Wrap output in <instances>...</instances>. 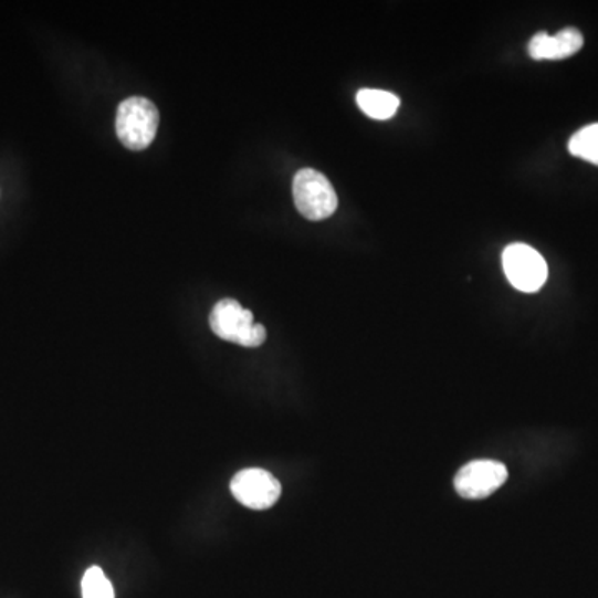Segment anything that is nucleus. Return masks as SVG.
I'll list each match as a JSON object with an SVG mask.
<instances>
[{"mask_svg":"<svg viewBox=\"0 0 598 598\" xmlns=\"http://www.w3.org/2000/svg\"><path fill=\"white\" fill-rule=\"evenodd\" d=\"M230 489L240 504L253 511H266L281 497L280 481L264 469H243L231 479Z\"/></svg>","mask_w":598,"mask_h":598,"instance_id":"nucleus-5","label":"nucleus"},{"mask_svg":"<svg viewBox=\"0 0 598 598\" xmlns=\"http://www.w3.org/2000/svg\"><path fill=\"white\" fill-rule=\"evenodd\" d=\"M356 104L375 120H388L395 117L398 108L401 107V101L398 95L391 92L376 91V88H363L356 95Z\"/></svg>","mask_w":598,"mask_h":598,"instance_id":"nucleus-8","label":"nucleus"},{"mask_svg":"<svg viewBox=\"0 0 598 598\" xmlns=\"http://www.w3.org/2000/svg\"><path fill=\"white\" fill-rule=\"evenodd\" d=\"M293 198L297 211L306 220L322 221L338 208V195L322 171L303 168L293 180Z\"/></svg>","mask_w":598,"mask_h":598,"instance_id":"nucleus-3","label":"nucleus"},{"mask_svg":"<svg viewBox=\"0 0 598 598\" xmlns=\"http://www.w3.org/2000/svg\"><path fill=\"white\" fill-rule=\"evenodd\" d=\"M584 48V35L575 28L562 29L557 35L538 32L528 42V55L534 61H562Z\"/></svg>","mask_w":598,"mask_h":598,"instance_id":"nucleus-7","label":"nucleus"},{"mask_svg":"<svg viewBox=\"0 0 598 598\" xmlns=\"http://www.w3.org/2000/svg\"><path fill=\"white\" fill-rule=\"evenodd\" d=\"M508 472L502 462L472 461L458 472L454 487L458 494L471 501L489 497L507 481Z\"/></svg>","mask_w":598,"mask_h":598,"instance_id":"nucleus-6","label":"nucleus"},{"mask_svg":"<svg viewBox=\"0 0 598 598\" xmlns=\"http://www.w3.org/2000/svg\"><path fill=\"white\" fill-rule=\"evenodd\" d=\"M210 328L218 338L244 348H258L266 342V329L254 323L253 313L237 300H221L210 313Z\"/></svg>","mask_w":598,"mask_h":598,"instance_id":"nucleus-2","label":"nucleus"},{"mask_svg":"<svg viewBox=\"0 0 598 598\" xmlns=\"http://www.w3.org/2000/svg\"><path fill=\"white\" fill-rule=\"evenodd\" d=\"M82 597L115 598L114 587L101 567H91L82 578Z\"/></svg>","mask_w":598,"mask_h":598,"instance_id":"nucleus-10","label":"nucleus"},{"mask_svg":"<svg viewBox=\"0 0 598 598\" xmlns=\"http://www.w3.org/2000/svg\"><path fill=\"white\" fill-rule=\"evenodd\" d=\"M505 276L515 290L535 293L548 277L547 261L534 248L524 243H512L502 253Z\"/></svg>","mask_w":598,"mask_h":598,"instance_id":"nucleus-4","label":"nucleus"},{"mask_svg":"<svg viewBox=\"0 0 598 598\" xmlns=\"http://www.w3.org/2000/svg\"><path fill=\"white\" fill-rule=\"evenodd\" d=\"M568 150L574 157L590 161L598 167V124L587 125L577 134L571 135Z\"/></svg>","mask_w":598,"mask_h":598,"instance_id":"nucleus-9","label":"nucleus"},{"mask_svg":"<svg viewBox=\"0 0 598 598\" xmlns=\"http://www.w3.org/2000/svg\"><path fill=\"white\" fill-rule=\"evenodd\" d=\"M160 124V114L154 102L145 97H130L117 108L115 130L118 140L128 150L140 151L150 147Z\"/></svg>","mask_w":598,"mask_h":598,"instance_id":"nucleus-1","label":"nucleus"}]
</instances>
